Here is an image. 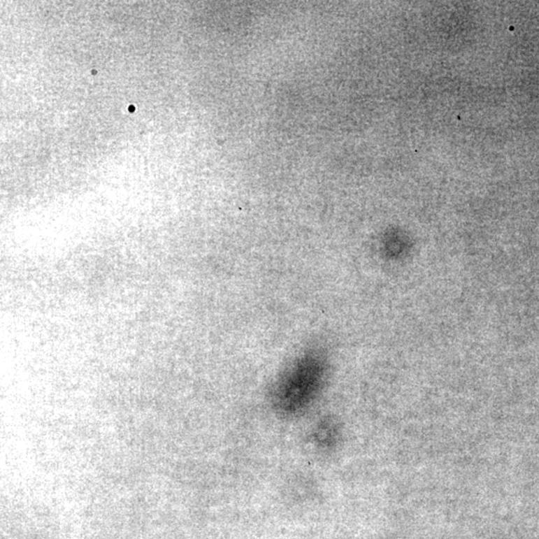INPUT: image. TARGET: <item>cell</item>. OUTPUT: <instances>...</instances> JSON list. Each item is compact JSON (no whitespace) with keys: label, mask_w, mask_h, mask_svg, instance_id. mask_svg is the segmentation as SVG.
<instances>
[{"label":"cell","mask_w":539,"mask_h":539,"mask_svg":"<svg viewBox=\"0 0 539 539\" xmlns=\"http://www.w3.org/2000/svg\"><path fill=\"white\" fill-rule=\"evenodd\" d=\"M325 375V361L318 354H307L299 359L280 384L277 407L286 415L304 410L316 396Z\"/></svg>","instance_id":"6da1fadb"}]
</instances>
